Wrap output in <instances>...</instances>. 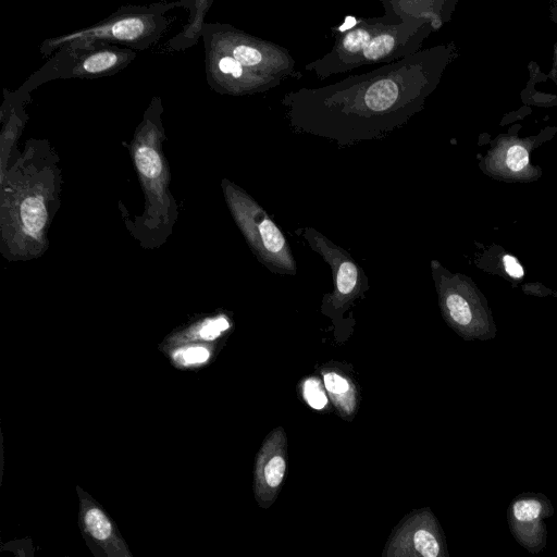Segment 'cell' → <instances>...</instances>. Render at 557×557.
Here are the masks:
<instances>
[{"label": "cell", "mask_w": 557, "mask_h": 557, "mask_svg": "<svg viewBox=\"0 0 557 557\" xmlns=\"http://www.w3.org/2000/svg\"><path fill=\"white\" fill-rule=\"evenodd\" d=\"M153 15L143 14L113 18L104 25L82 30L62 39H57L54 45L87 38H104L125 44H143L147 41L148 36H154L157 34L158 25Z\"/></svg>", "instance_id": "9c48e42d"}, {"label": "cell", "mask_w": 557, "mask_h": 557, "mask_svg": "<svg viewBox=\"0 0 557 557\" xmlns=\"http://www.w3.org/2000/svg\"><path fill=\"white\" fill-rule=\"evenodd\" d=\"M153 131L137 132L134 143V160L140 180L143 182L145 193L148 194V200H159L164 203L168 198L166 189V166L159 151V140H157V132L152 138Z\"/></svg>", "instance_id": "ba28073f"}, {"label": "cell", "mask_w": 557, "mask_h": 557, "mask_svg": "<svg viewBox=\"0 0 557 557\" xmlns=\"http://www.w3.org/2000/svg\"><path fill=\"white\" fill-rule=\"evenodd\" d=\"M301 396L308 406L317 410L324 409L329 401L322 379L314 376L307 377L302 381Z\"/></svg>", "instance_id": "4fadbf2b"}, {"label": "cell", "mask_w": 557, "mask_h": 557, "mask_svg": "<svg viewBox=\"0 0 557 557\" xmlns=\"http://www.w3.org/2000/svg\"><path fill=\"white\" fill-rule=\"evenodd\" d=\"M431 50L320 87L286 92L281 104L294 133L337 148L383 139L422 109L431 87Z\"/></svg>", "instance_id": "6da1fadb"}, {"label": "cell", "mask_w": 557, "mask_h": 557, "mask_svg": "<svg viewBox=\"0 0 557 557\" xmlns=\"http://www.w3.org/2000/svg\"><path fill=\"white\" fill-rule=\"evenodd\" d=\"M210 357V351L206 347L195 346L182 349L176 352V360L184 364H196L206 362Z\"/></svg>", "instance_id": "e0dca14e"}, {"label": "cell", "mask_w": 557, "mask_h": 557, "mask_svg": "<svg viewBox=\"0 0 557 557\" xmlns=\"http://www.w3.org/2000/svg\"><path fill=\"white\" fill-rule=\"evenodd\" d=\"M286 434L283 428L274 429L265 438L258 458L259 470L268 484L276 488L283 482L286 470Z\"/></svg>", "instance_id": "8fae6325"}, {"label": "cell", "mask_w": 557, "mask_h": 557, "mask_svg": "<svg viewBox=\"0 0 557 557\" xmlns=\"http://www.w3.org/2000/svg\"><path fill=\"white\" fill-rule=\"evenodd\" d=\"M529 162V153L522 146H512L507 151L506 163L512 171L522 170Z\"/></svg>", "instance_id": "ac0fdd59"}, {"label": "cell", "mask_w": 557, "mask_h": 557, "mask_svg": "<svg viewBox=\"0 0 557 557\" xmlns=\"http://www.w3.org/2000/svg\"><path fill=\"white\" fill-rule=\"evenodd\" d=\"M414 547L423 557H437L440 545L435 536L426 530H419L413 536Z\"/></svg>", "instance_id": "9a60e30c"}, {"label": "cell", "mask_w": 557, "mask_h": 557, "mask_svg": "<svg viewBox=\"0 0 557 557\" xmlns=\"http://www.w3.org/2000/svg\"><path fill=\"white\" fill-rule=\"evenodd\" d=\"M327 397L342 418L350 420L359 407V391L355 381L338 369L321 371Z\"/></svg>", "instance_id": "30bf717a"}, {"label": "cell", "mask_w": 557, "mask_h": 557, "mask_svg": "<svg viewBox=\"0 0 557 557\" xmlns=\"http://www.w3.org/2000/svg\"><path fill=\"white\" fill-rule=\"evenodd\" d=\"M207 41V73L221 94L252 96L278 87L295 76L290 52L272 41L220 25Z\"/></svg>", "instance_id": "3957f363"}, {"label": "cell", "mask_w": 557, "mask_h": 557, "mask_svg": "<svg viewBox=\"0 0 557 557\" xmlns=\"http://www.w3.org/2000/svg\"><path fill=\"white\" fill-rule=\"evenodd\" d=\"M131 53L120 49H100L88 52L81 63L73 69V75L79 77H95L120 70L129 61Z\"/></svg>", "instance_id": "7c38bea8"}, {"label": "cell", "mask_w": 557, "mask_h": 557, "mask_svg": "<svg viewBox=\"0 0 557 557\" xmlns=\"http://www.w3.org/2000/svg\"><path fill=\"white\" fill-rule=\"evenodd\" d=\"M230 211L257 258L272 272L294 275L296 262L276 223L247 191L228 180L222 181Z\"/></svg>", "instance_id": "5b68a950"}, {"label": "cell", "mask_w": 557, "mask_h": 557, "mask_svg": "<svg viewBox=\"0 0 557 557\" xmlns=\"http://www.w3.org/2000/svg\"><path fill=\"white\" fill-rule=\"evenodd\" d=\"M84 522L88 532L97 540L104 541L112 534V524L107 516L97 507L84 513Z\"/></svg>", "instance_id": "5bb4252c"}, {"label": "cell", "mask_w": 557, "mask_h": 557, "mask_svg": "<svg viewBox=\"0 0 557 557\" xmlns=\"http://www.w3.org/2000/svg\"><path fill=\"white\" fill-rule=\"evenodd\" d=\"M503 260L505 271L508 275L515 278H520L523 276V268L515 257L506 255Z\"/></svg>", "instance_id": "ffe728a7"}, {"label": "cell", "mask_w": 557, "mask_h": 557, "mask_svg": "<svg viewBox=\"0 0 557 557\" xmlns=\"http://www.w3.org/2000/svg\"><path fill=\"white\" fill-rule=\"evenodd\" d=\"M2 191V220L33 240H40L58 201V185L51 168L36 171L35 165L17 169Z\"/></svg>", "instance_id": "277c9868"}, {"label": "cell", "mask_w": 557, "mask_h": 557, "mask_svg": "<svg viewBox=\"0 0 557 557\" xmlns=\"http://www.w3.org/2000/svg\"><path fill=\"white\" fill-rule=\"evenodd\" d=\"M228 327V322L224 318L207 320L200 331L199 336L203 339H213Z\"/></svg>", "instance_id": "d6986e66"}, {"label": "cell", "mask_w": 557, "mask_h": 557, "mask_svg": "<svg viewBox=\"0 0 557 557\" xmlns=\"http://www.w3.org/2000/svg\"><path fill=\"white\" fill-rule=\"evenodd\" d=\"M296 233L329 263L332 270L334 289L323 298V312H343L362 293L361 269L347 251L315 228L306 226L298 228Z\"/></svg>", "instance_id": "52a82bcc"}, {"label": "cell", "mask_w": 557, "mask_h": 557, "mask_svg": "<svg viewBox=\"0 0 557 557\" xmlns=\"http://www.w3.org/2000/svg\"><path fill=\"white\" fill-rule=\"evenodd\" d=\"M384 15L343 24L329 52L305 65L320 81L359 67L388 64L420 51L431 24L382 1Z\"/></svg>", "instance_id": "7a4b0ae2"}, {"label": "cell", "mask_w": 557, "mask_h": 557, "mask_svg": "<svg viewBox=\"0 0 557 557\" xmlns=\"http://www.w3.org/2000/svg\"><path fill=\"white\" fill-rule=\"evenodd\" d=\"M541 510L542 504L535 499L519 500L512 507L515 518L523 522L536 519Z\"/></svg>", "instance_id": "2e32d148"}, {"label": "cell", "mask_w": 557, "mask_h": 557, "mask_svg": "<svg viewBox=\"0 0 557 557\" xmlns=\"http://www.w3.org/2000/svg\"><path fill=\"white\" fill-rule=\"evenodd\" d=\"M441 312L447 324L465 338L488 333L490 318L472 282L451 274L437 261L431 262Z\"/></svg>", "instance_id": "8992f818"}]
</instances>
